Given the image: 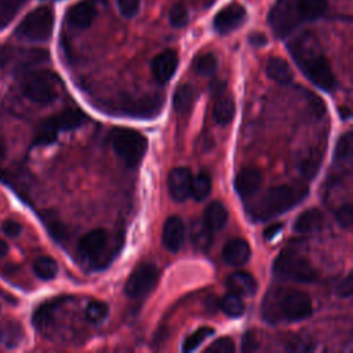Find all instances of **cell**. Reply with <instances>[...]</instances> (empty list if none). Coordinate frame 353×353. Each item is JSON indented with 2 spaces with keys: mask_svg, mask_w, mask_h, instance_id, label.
Listing matches in <instances>:
<instances>
[{
  "mask_svg": "<svg viewBox=\"0 0 353 353\" xmlns=\"http://www.w3.org/2000/svg\"><path fill=\"white\" fill-rule=\"evenodd\" d=\"M290 52L302 73L319 88L332 92L336 79L328 59L321 52L319 40L310 32H303L288 44Z\"/></svg>",
  "mask_w": 353,
  "mask_h": 353,
  "instance_id": "obj_1",
  "label": "cell"
},
{
  "mask_svg": "<svg viewBox=\"0 0 353 353\" xmlns=\"http://www.w3.org/2000/svg\"><path fill=\"white\" fill-rule=\"evenodd\" d=\"M312 314L310 296L292 287H273L262 302V317L270 324L299 321Z\"/></svg>",
  "mask_w": 353,
  "mask_h": 353,
  "instance_id": "obj_2",
  "label": "cell"
},
{
  "mask_svg": "<svg viewBox=\"0 0 353 353\" xmlns=\"http://www.w3.org/2000/svg\"><path fill=\"white\" fill-rule=\"evenodd\" d=\"M327 0H277L269 12V23L279 37H285L305 22L320 18Z\"/></svg>",
  "mask_w": 353,
  "mask_h": 353,
  "instance_id": "obj_3",
  "label": "cell"
},
{
  "mask_svg": "<svg viewBox=\"0 0 353 353\" xmlns=\"http://www.w3.org/2000/svg\"><path fill=\"white\" fill-rule=\"evenodd\" d=\"M307 193L309 190L305 186L279 185L270 188L255 203L247 205V210L252 219L265 221L291 210L303 201Z\"/></svg>",
  "mask_w": 353,
  "mask_h": 353,
  "instance_id": "obj_4",
  "label": "cell"
},
{
  "mask_svg": "<svg viewBox=\"0 0 353 353\" xmlns=\"http://www.w3.org/2000/svg\"><path fill=\"white\" fill-rule=\"evenodd\" d=\"M273 272L277 277L295 283H310L316 279V272L310 262L294 250H283L274 259Z\"/></svg>",
  "mask_w": 353,
  "mask_h": 353,
  "instance_id": "obj_5",
  "label": "cell"
},
{
  "mask_svg": "<svg viewBox=\"0 0 353 353\" xmlns=\"http://www.w3.org/2000/svg\"><path fill=\"white\" fill-rule=\"evenodd\" d=\"M85 114L79 109H66L55 116L48 117L39 127L36 137L33 139L34 146L51 145L59 131H69L80 127L85 121Z\"/></svg>",
  "mask_w": 353,
  "mask_h": 353,
  "instance_id": "obj_6",
  "label": "cell"
},
{
  "mask_svg": "<svg viewBox=\"0 0 353 353\" xmlns=\"http://www.w3.org/2000/svg\"><path fill=\"white\" fill-rule=\"evenodd\" d=\"M54 28V12L50 7H37L30 11L18 25L15 34L30 41H46Z\"/></svg>",
  "mask_w": 353,
  "mask_h": 353,
  "instance_id": "obj_7",
  "label": "cell"
},
{
  "mask_svg": "<svg viewBox=\"0 0 353 353\" xmlns=\"http://www.w3.org/2000/svg\"><path fill=\"white\" fill-rule=\"evenodd\" d=\"M112 145L117 156L130 167L137 165L148 148L146 138L131 128H117L112 135Z\"/></svg>",
  "mask_w": 353,
  "mask_h": 353,
  "instance_id": "obj_8",
  "label": "cell"
},
{
  "mask_svg": "<svg viewBox=\"0 0 353 353\" xmlns=\"http://www.w3.org/2000/svg\"><path fill=\"white\" fill-rule=\"evenodd\" d=\"M21 90L29 101L39 105H48L57 98L54 76L47 72H34L28 74L22 81Z\"/></svg>",
  "mask_w": 353,
  "mask_h": 353,
  "instance_id": "obj_9",
  "label": "cell"
},
{
  "mask_svg": "<svg viewBox=\"0 0 353 353\" xmlns=\"http://www.w3.org/2000/svg\"><path fill=\"white\" fill-rule=\"evenodd\" d=\"M159 279V269L154 263H139L128 276L125 283V294L130 298H139L153 290Z\"/></svg>",
  "mask_w": 353,
  "mask_h": 353,
  "instance_id": "obj_10",
  "label": "cell"
},
{
  "mask_svg": "<svg viewBox=\"0 0 353 353\" xmlns=\"http://www.w3.org/2000/svg\"><path fill=\"white\" fill-rule=\"evenodd\" d=\"M161 106L163 97L160 94H149L123 102L120 105V109L127 116L138 119H152L160 113Z\"/></svg>",
  "mask_w": 353,
  "mask_h": 353,
  "instance_id": "obj_11",
  "label": "cell"
},
{
  "mask_svg": "<svg viewBox=\"0 0 353 353\" xmlns=\"http://www.w3.org/2000/svg\"><path fill=\"white\" fill-rule=\"evenodd\" d=\"M245 19V8L237 3L228 4L214 18V28L218 33H229L234 30Z\"/></svg>",
  "mask_w": 353,
  "mask_h": 353,
  "instance_id": "obj_12",
  "label": "cell"
},
{
  "mask_svg": "<svg viewBox=\"0 0 353 353\" xmlns=\"http://www.w3.org/2000/svg\"><path fill=\"white\" fill-rule=\"evenodd\" d=\"M108 243V234L103 229H94L85 233L79 241V252L88 261H97Z\"/></svg>",
  "mask_w": 353,
  "mask_h": 353,
  "instance_id": "obj_13",
  "label": "cell"
},
{
  "mask_svg": "<svg viewBox=\"0 0 353 353\" xmlns=\"http://www.w3.org/2000/svg\"><path fill=\"white\" fill-rule=\"evenodd\" d=\"M192 172L186 167H176L168 175V190L174 200L183 201L190 196Z\"/></svg>",
  "mask_w": 353,
  "mask_h": 353,
  "instance_id": "obj_14",
  "label": "cell"
},
{
  "mask_svg": "<svg viewBox=\"0 0 353 353\" xmlns=\"http://www.w3.org/2000/svg\"><path fill=\"white\" fill-rule=\"evenodd\" d=\"M97 15V7L92 0H81L76 4H73L68 12L66 19L69 25L77 29H85L88 28Z\"/></svg>",
  "mask_w": 353,
  "mask_h": 353,
  "instance_id": "obj_15",
  "label": "cell"
},
{
  "mask_svg": "<svg viewBox=\"0 0 353 353\" xmlns=\"http://www.w3.org/2000/svg\"><path fill=\"white\" fill-rule=\"evenodd\" d=\"M178 66V55L172 50H167L160 52L153 61H152V73L153 77L164 84L171 80Z\"/></svg>",
  "mask_w": 353,
  "mask_h": 353,
  "instance_id": "obj_16",
  "label": "cell"
},
{
  "mask_svg": "<svg viewBox=\"0 0 353 353\" xmlns=\"http://www.w3.org/2000/svg\"><path fill=\"white\" fill-rule=\"evenodd\" d=\"M185 225L181 218L170 216L163 226V244L171 252L181 250L185 241Z\"/></svg>",
  "mask_w": 353,
  "mask_h": 353,
  "instance_id": "obj_17",
  "label": "cell"
},
{
  "mask_svg": "<svg viewBox=\"0 0 353 353\" xmlns=\"http://www.w3.org/2000/svg\"><path fill=\"white\" fill-rule=\"evenodd\" d=\"M262 183V175L255 168H244L234 178V189L241 199L254 196Z\"/></svg>",
  "mask_w": 353,
  "mask_h": 353,
  "instance_id": "obj_18",
  "label": "cell"
},
{
  "mask_svg": "<svg viewBox=\"0 0 353 353\" xmlns=\"http://www.w3.org/2000/svg\"><path fill=\"white\" fill-rule=\"evenodd\" d=\"M250 245L243 239H232L222 248V258L230 266H241L250 259Z\"/></svg>",
  "mask_w": 353,
  "mask_h": 353,
  "instance_id": "obj_19",
  "label": "cell"
},
{
  "mask_svg": "<svg viewBox=\"0 0 353 353\" xmlns=\"http://www.w3.org/2000/svg\"><path fill=\"white\" fill-rule=\"evenodd\" d=\"M324 223V216L323 212L317 208H310L303 212H301L295 222H294V232L296 233H303V234H310L316 233L323 228Z\"/></svg>",
  "mask_w": 353,
  "mask_h": 353,
  "instance_id": "obj_20",
  "label": "cell"
},
{
  "mask_svg": "<svg viewBox=\"0 0 353 353\" xmlns=\"http://www.w3.org/2000/svg\"><path fill=\"white\" fill-rule=\"evenodd\" d=\"M226 285L230 292L240 296H250L256 292V280L247 272L232 273L226 280Z\"/></svg>",
  "mask_w": 353,
  "mask_h": 353,
  "instance_id": "obj_21",
  "label": "cell"
},
{
  "mask_svg": "<svg viewBox=\"0 0 353 353\" xmlns=\"http://www.w3.org/2000/svg\"><path fill=\"white\" fill-rule=\"evenodd\" d=\"M266 73L273 81H276L281 85L290 84L294 77L291 66L288 65V62L285 59H283L280 57H273L268 61Z\"/></svg>",
  "mask_w": 353,
  "mask_h": 353,
  "instance_id": "obj_22",
  "label": "cell"
},
{
  "mask_svg": "<svg viewBox=\"0 0 353 353\" xmlns=\"http://www.w3.org/2000/svg\"><path fill=\"white\" fill-rule=\"evenodd\" d=\"M204 223L212 230L222 229L228 222V211L225 205L219 201H212L208 204L204 212Z\"/></svg>",
  "mask_w": 353,
  "mask_h": 353,
  "instance_id": "obj_23",
  "label": "cell"
},
{
  "mask_svg": "<svg viewBox=\"0 0 353 353\" xmlns=\"http://www.w3.org/2000/svg\"><path fill=\"white\" fill-rule=\"evenodd\" d=\"M234 116V102L229 97H219L212 109V117L221 125H226Z\"/></svg>",
  "mask_w": 353,
  "mask_h": 353,
  "instance_id": "obj_24",
  "label": "cell"
},
{
  "mask_svg": "<svg viewBox=\"0 0 353 353\" xmlns=\"http://www.w3.org/2000/svg\"><path fill=\"white\" fill-rule=\"evenodd\" d=\"M194 101V91L189 84H182L176 88L172 98V105L175 112L188 113Z\"/></svg>",
  "mask_w": 353,
  "mask_h": 353,
  "instance_id": "obj_25",
  "label": "cell"
},
{
  "mask_svg": "<svg viewBox=\"0 0 353 353\" xmlns=\"http://www.w3.org/2000/svg\"><path fill=\"white\" fill-rule=\"evenodd\" d=\"M211 234H212V230L204 223V221H201V222L194 221L190 226L192 241L196 247H199L201 250H205L207 247H210L211 240H212Z\"/></svg>",
  "mask_w": 353,
  "mask_h": 353,
  "instance_id": "obj_26",
  "label": "cell"
},
{
  "mask_svg": "<svg viewBox=\"0 0 353 353\" xmlns=\"http://www.w3.org/2000/svg\"><path fill=\"white\" fill-rule=\"evenodd\" d=\"M34 274L41 280H52L58 273L57 262L50 256H40L33 263Z\"/></svg>",
  "mask_w": 353,
  "mask_h": 353,
  "instance_id": "obj_27",
  "label": "cell"
},
{
  "mask_svg": "<svg viewBox=\"0 0 353 353\" xmlns=\"http://www.w3.org/2000/svg\"><path fill=\"white\" fill-rule=\"evenodd\" d=\"M211 192V176L207 172H200L197 176L192 179V188H190V196L201 201L204 200Z\"/></svg>",
  "mask_w": 353,
  "mask_h": 353,
  "instance_id": "obj_28",
  "label": "cell"
},
{
  "mask_svg": "<svg viewBox=\"0 0 353 353\" xmlns=\"http://www.w3.org/2000/svg\"><path fill=\"white\" fill-rule=\"evenodd\" d=\"M221 309L229 317H239L244 313V302L240 295L229 291L221 302Z\"/></svg>",
  "mask_w": 353,
  "mask_h": 353,
  "instance_id": "obj_29",
  "label": "cell"
},
{
  "mask_svg": "<svg viewBox=\"0 0 353 353\" xmlns=\"http://www.w3.org/2000/svg\"><path fill=\"white\" fill-rule=\"evenodd\" d=\"M61 301H52V302H46L43 305H40L36 312L33 313V324L37 328H44L50 324L51 319H52V313L57 309L58 303Z\"/></svg>",
  "mask_w": 353,
  "mask_h": 353,
  "instance_id": "obj_30",
  "label": "cell"
},
{
  "mask_svg": "<svg viewBox=\"0 0 353 353\" xmlns=\"http://www.w3.org/2000/svg\"><path fill=\"white\" fill-rule=\"evenodd\" d=\"M108 305L102 301H91L85 307V319L88 323L98 325L101 324L108 316Z\"/></svg>",
  "mask_w": 353,
  "mask_h": 353,
  "instance_id": "obj_31",
  "label": "cell"
},
{
  "mask_svg": "<svg viewBox=\"0 0 353 353\" xmlns=\"http://www.w3.org/2000/svg\"><path fill=\"white\" fill-rule=\"evenodd\" d=\"M212 332H214V330H212L211 327H200V328H197L193 334H190V335L185 339V342H183V345H182V350H183L185 353L193 352V350L197 349L208 336H211Z\"/></svg>",
  "mask_w": 353,
  "mask_h": 353,
  "instance_id": "obj_32",
  "label": "cell"
},
{
  "mask_svg": "<svg viewBox=\"0 0 353 353\" xmlns=\"http://www.w3.org/2000/svg\"><path fill=\"white\" fill-rule=\"evenodd\" d=\"M28 0H0V29L4 28Z\"/></svg>",
  "mask_w": 353,
  "mask_h": 353,
  "instance_id": "obj_33",
  "label": "cell"
},
{
  "mask_svg": "<svg viewBox=\"0 0 353 353\" xmlns=\"http://www.w3.org/2000/svg\"><path fill=\"white\" fill-rule=\"evenodd\" d=\"M194 70L200 76H212L216 70V58L212 54H203L194 59Z\"/></svg>",
  "mask_w": 353,
  "mask_h": 353,
  "instance_id": "obj_34",
  "label": "cell"
},
{
  "mask_svg": "<svg viewBox=\"0 0 353 353\" xmlns=\"http://www.w3.org/2000/svg\"><path fill=\"white\" fill-rule=\"evenodd\" d=\"M352 132L347 131L346 134H343L342 137H339L336 145H335V150H334V154H335V160L338 161H343L346 159L350 157L352 154Z\"/></svg>",
  "mask_w": 353,
  "mask_h": 353,
  "instance_id": "obj_35",
  "label": "cell"
},
{
  "mask_svg": "<svg viewBox=\"0 0 353 353\" xmlns=\"http://www.w3.org/2000/svg\"><path fill=\"white\" fill-rule=\"evenodd\" d=\"M189 21V12L186 7L181 3L174 4L170 11V22L175 28H183Z\"/></svg>",
  "mask_w": 353,
  "mask_h": 353,
  "instance_id": "obj_36",
  "label": "cell"
},
{
  "mask_svg": "<svg viewBox=\"0 0 353 353\" xmlns=\"http://www.w3.org/2000/svg\"><path fill=\"white\" fill-rule=\"evenodd\" d=\"M207 353H232L234 352V342L233 339L223 336L216 339L215 342H212L207 349Z\"/></svg>",
  "mask_w": 353,
  "mask_h": 353,
  "instance_id": "obj_37",
  "label": "cell"
},
{
  "mask_svg": "<svg viewBox=\"0 0 353 353\" xmlns=\"http://www.w3.org/2000/svg\"><path fill=\"white\" fill-rule=\"evenodd\" d=\"M312 342L309 341V338H303L301 335H292L290 338L285 339V347H288L290 350H295V352H306L312 349Z\"/></svg>",
  "mask_w": 353,
  "mask_h": 353,
  "instance_id": "obj_38",
  "label": "cell"
},
{
  "mask_svg": "<svg viewBox=\"0 0 353 353\" xmlns=\"http://www.w3.org/2000/svg\"><path fill=\"white\" fill-rule=\"evenodd\" d=\"M259 347V336L254 330H250L241 338V350L243 352H252Z\"/></svg>",
  "mask_w": 353,
  "mask_h": 353,
  "instance_id": "obj_39",
  "label": "cell"
},
{
  "mask_svg": "<svg viewBox=\"0 0 353 353\" xmlns=\"http://www.w3.org/2000/svg\"><path fill=\"white\" fill-rule=\"evenodd\" d=\"M139 3L141 0H117L119 10L125 18H132L138 12Z\"/></svg>",
  "mask_w": 353,
  "mask_h": 353,
  "instance_id": "obj_40",
  "label": "cell"
},
{
  "mask_svg": "<svg viewBox=\"0 0 353 353\" xmlns=\"http://www.w3.org/2000/svg\"><path fill=\"white\" fill-rule=\"evenodd\" d=\"M336 221L342 228H350L353 221V214H352V205L349 203L339 207V210L336 211Z\"/></svg>",
  "mask_w": 353,
  "mask_h": 353,
  "instance_id": "obj_41",
  "label": "cell"
},
{
  "mask_svg": "<svg viewBox=\"0 0 353 353\" xmlns=\"http://www.w3.org/2000/svg\"><path fill=\"white\" fill-rule=\"evenodd\" d=\"M353 292V276L349 273L338 285H336V294L342 298H349Z\"/></svg>",
  "mask_w": 353,
  "mask_h": 353,
  "instance_id": "obj_42",
  "label": "cell"
},
{
  "mask_svg": "<svg viewBox=\"0 0 353 353\" xmlns=\"http://www.w3.org/2000/svg\"><path fill=\"white\" fill-rule=\"evenodd\" d=\"M1 230H3V233H4L6 236H8V237H17V236L21 233L22 228H21V225H19L17 221L7 219V221L3 222Z\"/></svg>",
  "mask_w": 353,
  "mask_h": 353,
  "instance_id": "obj_43",
  "label": "cell"
},
{
  "mask_svg": "<svg viewBox=\"0 0 353 353\" xmlns=\"http://www.w3.org/2000/svg\"><path fill=\"white\" fill-rule=\"evenodd\" d=\"M14 48L10 46H0V68H6L12 62Z\"/></svg>",
  "mask_w": 353,
  "mask_h": 353,
  "instance_id": "obj_44",
  "label": "cell"
},
{
  "mask_svg": "<svg viewBox=\"0 0 353 353\" xmlns=\"http://www.w3.org/2000/svg\"><path fill=\"white\" fill-rule=\"evenodd\" d=\"M280 230H281V223H273V225H270L269 228L265 229L263 237H266V239H273Z\"/></svg>",
  "mask_w": 353,
  "mask_h": 353,
  "instance_id": "obj_45",
  "label": "cell"
},
{
  "mask_svg": "<svg viewBox=\"0 0 353 353\" xmlns=\"http://www.w3.org/2000/svg\"><path fill=\"white\" fill-rule=\"evenodd\" d=\"M250 41L254 46H263V44H266V37L261 33H254V34L250 36Z\"/></svg>",
  "mask_w": 353,
  "mask_h": 353,
  "instance_id": "obj_46",
  "label": "cell"
},
{
  "mask_svg": "<svg viewBox=\"0 0 353 353\" xmlns=\"http://www.w3.org/2000/svg\"><path fill=\"white\" fill-rule=\"evenodd\" d=\"M7 252H8V245H7V243L0 239V258L4 256Z\"/></svg>",
  "mask_w": 353,
  "mask_h": 353,
  "instance_id": "obj_47",
  "label": "cell"
},
{
  "mask_svg": "<svg viewBox=\"0 0 353 353\" xmlns=\"http://www.w3.org/2000/svg\"><path fill=\"white\" fill-rule=\"evenodd\" d=\"M339 114H341L342 119H347V117L350 116V112H349L347 108H341V109H339Z\"/></svg>",
  "mask_w": 353,
  "mask_h": 353,
  "instance_id": "obj_48",
  "label": "cell"
},
{
  "mask_svg": "<svg viewBox=\"0 0 353 353\" xmlns=\"http://www.w3.org/2000/svg\"><path fill=\"white\" fill-rule=\"evenodd\" d=\"M4 154H6V143H4V141L0 138V160L4 157Z\"/></svg>",
  "mask_w": 353,
  "mask_h": 353,
  "instance_id": "obj_49",
  "label": "cell"
}]
</instances>
